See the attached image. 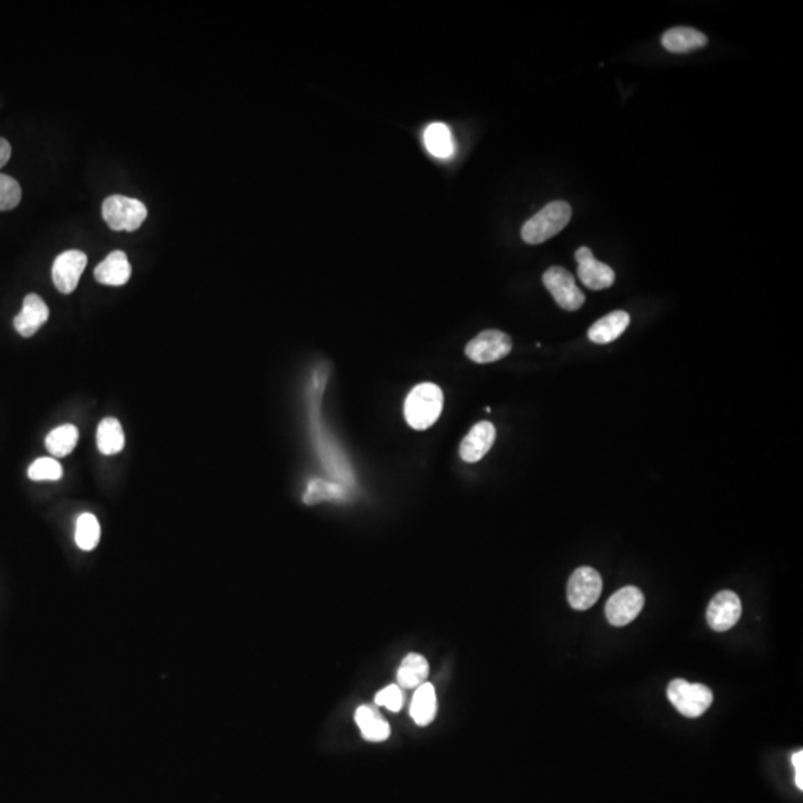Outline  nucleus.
Returning a JSON list of instances; mask_svg holds the SVG:
<instances>
[{
	"mask_svg": "<svg viewBox=\"0 0 803 803\" xmlns=\"http://www.w3.org/2000/svg\"><path fill=\"white\" fill-rule=\"evenodd\" d=\"M424 144L433 157L448 160L454 153V139L448 125L442 123L430 124L424 132Z\"/></svg>",
	"mask_w": 803,
	"mask_h": 803,
	"instance_id": "nucleus-20",
	"label": "nucleus"
},
{
	"mask_svg": "<svg viewBox=\"0 0 803 803\" xmlns=\"http://www.w3.org/2000/svg\"><path fill=\"white\" fill-rule=\"evenodd\" d=\"M543 284L564 310L576 311L585 304V295L566 268L550 267L543 274Z\"/></svg>",
	"mask_w": 803,
	"mask_h": 803,
	"instance_id": "nucleus-7",
	"label": "nucleus"
},
{
	"mask_svg": "<svg viewBox=\"0 0 803 803\" xmlns=\"http://www.w3.org/2000/svg\"><path fill=\"white\" fill-rule=\"evenodd\" d=\"M707 36L692 27H674L665 31L662 45L669 53L683 54L703 48L707 45Z\"/></svg>",
	"mask_w": 803,
	"mask_h": 803,
	"instance_id": "nucleus-16",
	"label": "nucleus"
},
{
	"mask_svg": "<svg viewBox=\"0 0 803 803\" xmlns=\"http://www.w3.org/2000/svg\"><path fill=\"white\" fill-rule=\"evenodd\" d=\"M97 281L108 286H123L132 277V265L128 263L127 255L121 250H115L103 263L94 270Z\"/></svg>",
	"mask_w": 803,
	"mask_h": 803,
	"instance_id": "nucleus-14",
	"label": "nucleus"
},
{
	"mask_svg": "<svg viewBox=\"0 0 803 803\" xmlns=\"http://www.w3.org/2000/svg\"><path fill=\"white\" fill-rule=\"evenodd\" d=\"M741 600L732 591H721L710 601L707 620L710 628L725 633L734 628L741 617Z\"/></svg>",
	"mask_w": 803,
	"mask_h": 803,
	"instance_id": "nucleus-10",
	"label": "nucleus"
},
{
	"mask_svg": "<svg viewBox=\"0 0 803 803\" xmlns=\"http://www.w3.org/2000/svg\"><path fill=\"white\" fill-rule=\"evenodd\" d=\"M644 607V595L635 586H625L611 595L606 604L607 620L613 626L631 624Z\"/></svg>",
	"mask_w": 803,
	"mask_h": 803,
	"instance_id": "nucleus-8",
	"label": "nucleus"
},
{
	"mask_svg": "<svg viewBox=\"0 0 803 803\" xmlns=\"http://www.w3.org/2000/svg\"><path fill=\"white\" fill-rule=\"evenodd\" d=\"M78 441V428L74 427L73 424H63L60 427L54 428L53 432H49L45 439V445L54 459H62L74 450Z\"/></svg>",
	"mask_w": 803,
	"mask_h": 803,
	"instance_id": "nucleus-22",
	"label": "nucleus"
},
{
	"mask_svg": "<svg viewBox=\"0 0 803 803\" xmlns=\"http://www.w3.org/2000/svg\"><path fill=\"white\" fill-rule=\"evenodd\" d=\"M466 356L471 358V362L485 365V363L497 362L506 358L507 354L512 351L511 336L496 331V329H488L475 336L473 340L466 345Z\"/></svg>",
	"mask_w": 803,
	"mask_h": 803,
	"instance_id": "nucleus-6",
	"label": "nucleus"
},
{
	"mask_svg": "<svg viewBox=\"0 0 803 803\" xmlns=\"http://www.w3.org/2000/svg\"><path fill=\"white\" fill-rule=\"evenodd\" d=\"M403 701H405V696H403L401 686L398 685L387 686L381 692H378L376 696V705L385 707L393 712H401L402 707H403Z\"/></svg>",
	"mask_w": 803,
	"mask_h": 803,
	"instance_id": "nucleus-27",
	"label": "nucleus"
},
{
	"mask_svg": "<svg viewBox=\"0 0 803 803\" xmlns=\"http://www.w3.org/2000/svg\"><path fill=\"white\" fill-rule=\"evenodd\" d=\"M22 201V186L11 176L0 175V212L13 210Z\"/></svg>",
	"mask_w": 803,
	"mask_h": 803,
	"instance_id": "nucleus-26",
	"label": "nucleus"
},
{
	"mask_svg": "<svg viewBox=\"0 0 803 803\" xmlns=\"http://www.w3.org/2000/svg\"><path fill=\"white\" fill-rule=\"evenodd\" d=\"M631 317L625 311H613L595 322L588 331V338L595 344H609L617 340L628 328Z\"/></svg>",
	"mask_w": 803,
	"mask_h": 803,
	"instance_id": "nucleus-15",
	"label": "nucleus"
},
{
	"mask_svg": "<svg viewBox=\"0 0 803 803\" xmlns=\"http://www.w3.org/2000/svg\"><path fill=\"white\" fill-rule=\"evenodd\" d=\"M428 677V662L419 653H410L402 661L398 669V681L403 689H417Z\"/></svg>",
	"mask_w": 803,
	"mask_h": 803,
	"instance_id": "nucleus-21",
	"label": "nucleus"
},
{
	"mask_svg": "<svg viewBox=\"0 0 803 803\" xmlns=\"http://www.w3.org/2000/svg\"><path fill=\"white\" fill-rule=\"evenodd\" d=\"M344 491L336 485L328 484L324 480L315 479L310 480L308 484V491L304 496V502L307 505H315V503L324 502V500H333V498H342Z\"/></svg>",
	"mask_w": 803,
	"mask_h": 803,
	"instance_id": "nucleus-25",
	"label": "nucleus"
},
{
	"mask_svg": "<svg viewBox=\"0 0 803 803\" xmlns=\"http://www.w3.org/2000/svg\"><path fill=\"white\" fill-rule=\"evenodd\" d=\"M11 153H13V149H11V144H9L8 140L0 137V168L8 164Z\"/></svg>",
	"mask_w": 803,
	"mask_h": 803,
	"instance_id": "nucleus-29",
	"label": "nucleus"
},
{
	"mask_svg": "<svg viewBox=\"0 0 803 803\" xmlns=\"http://www.w3.org/2000/svg\"><path fill=\"white\" fill-rule=\"evenodd\" d=\"M356 723L362 732L363 738L371 742L385 741L390 737V726L383 719L380 712L374 708L363 705L356 712Z\"/></svg>",
	"mask_w": 803,
	"mask_h": 803,
	"instance_id": "nucleus-18",
	"label": "nucleus"
},
{
	"mask_svg": "<svg viewBox=\"0 0 803 803\" xmlns=\"http://www.w3.org/2000/svg\"><path fill=\"white\" fill-rule=\"evenodd\" d=\"M125 445L123 426L114 417L101 419L97 428V446L101 454L115 455Z\"/></svg>",
	"mask_w": 803,
	"mask_h": 803,
	"instance_id": "nucleus-19",
	"label": "nucleus"
},
{
	"mask_svg": "<svg viewBox=\"0 0 803 803\" xmlns=\"http://www.w3.org/2000/svg\"><path fill=\"white\" fill-rule=\"evenodd\" d=\"M76 545L82 550H92L100 540V524L92 514H82L76 521Z\"/></svg>",
	"mask_w": 803,
	"mask_h": 803,
	"instance_id": "nucleus-23",
	"label": "nucleus"
},
{
	"mask_svg": "<svg viewBox=\"0 0 803 803\" xmlns=\"http://www.w3.org/2000/svg\"><path fill=\"white\" fill-rule=\"evenodd\" d=\"M27 475L31 480H60L63 478L62 464L54 457H42L31 463Z\"/></svg>",
	"mask_w": 803,
	"mask_h": 803,
	"instance_id": "nucleus-24",
	"label": "nucleus"
},
{
	"mask_svg": "<svg viewBox=\"0 0 803 803\" xmlns=\"http://www.w3.org/2000/svg\"><path fill=\"white\" fill-rule=\"evenodd\" d=\"M101 212L106 223L114 231H135L148 216V209L142 201L124 195L106 198Z\"/></svg>",
	"mask_w": 803,
	"mask_h": 803,
	"instance_id": "nucleus-4",
	"label": "nucleus"
},
{
	"mask_svg": "<svg viewBox=\"0 0 803 803\" xmlns=\"http://www.w3.org/2000/svg\"><path fill=\"white\" fill-rule=\"evenodd\" d=\"M793 766L796 769V786L799 790H803V751H798L793 755Z\"/></svg>",
	"mask_w": 803,
	"mask_h": 803,
	"instance_id": "nucleus-28",
	"label": "nucleus"
},
{
	"mask_svg": "<svg viewBox=\"0 0 803 803\" xmlns=\"http://www.w3.org/2000/svg\"><path fill=\"white\" fill-rule=\"evenodd\" d=\"M667 695L672 705L677 708V712L690 719L703 716L704 712L712 707L714 699L712 689H708L707 686L689 683L683 678L672 680L667 689Z\"/></svg>",
	"mask_w": 803,
	"mask_h": 803,
	"instance_id": "nucleus-3",
	"label": "nucleus"
},
{
	"mask_svg": "<svg viewBox=\"0 0 803 803\" xmlns=\"http://www.w3.org/2000/svg\"><path fill=\"white\" fill-rule=\"evenodd\" d=\"M87 267V255L81 250H67L53 263V281L58 292L69 295L78 288L79 279Z\"/></svg>",
	"mask_w": 803,
	"mask_h": 803,
	"instance_id": "nucleus-9",
	"label": "nucleus"
},
{
	"mask_svg": "<svg viewBox=\"0 0 803 803\" xmlns=\"http://www.w3.org/2000/svg\"><path fill=\"white\" fill-rule=\"evenodd\" d=\"M601 592V574L594 568H577L568 581L567 599L574 610H588L599 601Z\"/></svg>",
	"mask_w": 803,
	"mask_h": 803,
	"instance_id": "nucleus-5",
	"label": "nucleus"
},
{
	"mask_svg": "<svg viewBox=\"0 0 803 803\" xmlns=\"http://www.w3.org/2000/svg\"><path fill=\"white\" fill-rule=\"evenodd\" d=\"M576 261L579 263L577 274L582 283L591 290H602L610 288L615 283V271L606 263H600L594 258L590 247L577 249Z\"/></svg>",
	"mask_w": 803,
	"mask_h": 803,
	"instance_id": "nucleus-11",
	"label": "nucleus"
},
{
	"mask_svg": "<svg viewBox=\"0 0 803 803\" xmlns=\"http://www.w3.org/2000/svg\"><path fill=\"white\" fill-rule=\"evenodd\" d=\"M437 699L436 692L430 683H424L415 689L412 703H410V714L412 721L419 726H427L436 717Z\"/></svg>",
	"mask_w": 803,
	"mask_h": 803,
	"instance_id": "nucleus-17",
	"label": "nucleus"
},
{
	"mask_svg": "<svg viewBox=\"0 0 803 803\" xmlns=\"http://www.w3.org/2000/svg\"><path fill=\"white\" fill-rule=\"evenodd\" d=\"M572 219V207L566 201H554L545 205L522 227L521 237L527 245H540L567 227Z\"/></svg>",
	"mask_w": 803,
	"mask_h": 803,
	"instance_id": "nucleus-2",
	"label": "nucleus"
},
{
	"mask_svg": "<svg viewBox=\"0 0 803 803\" xmlns=\"http://www.w3.org/2000/svg\"><path fill=\"white\" fill-rule=\"evenodd\" d=\"M444 410V393L433 383H423L410 390L403 406L405 419L415 430L432 427Z\"/></svg>",
	"mask_w": 803,
	"mask_h": 803,
	"instance_id": "nucleus-1",
	"label": "nucleus"
},
{
	"mask_svg": "<svg viewBox=\"0 0 803 803\" xmlns=\"http://www.w3.org/2000/svg\"><path fill=\"white\" fill-rule=\"evenodd\" d=\"M48 317L49 308L44 299L36 293H29L22 302V313L13 319V326L20 335L30 338L47 324Z\"/></svg>",
	"mask_w": 803,
	"mask_h": 803,
	"instance_id": "nucleus-13",
	"label": "nucleus"
},
{
	"mask_svg": "<svg viewBox=\"0 0 803 803\" xmlns=\"http://www.w3.org/2000/svg\"><path fill=\"white\" fill-rule=\"evenodd\" d=\"M496 441V427L489 421H480L471 428L460 444V457L466 463H478L491 450Z\"/></svg>",
	"mask_w": 803,
	"mask_h": 803,
	"instance_id": "nucleus-12",
	"label": "nucleus"
}]
</instances>
